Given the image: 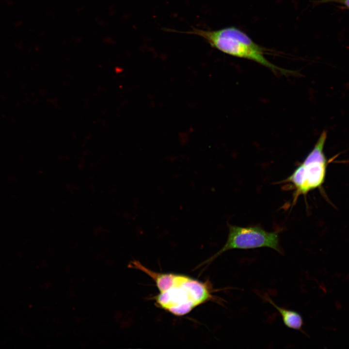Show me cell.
<instances>
[{
	"mask_svg": "<svg viewBox=\"0 0 349 349\" xmlns=\"http://www.w3.org/2000/svg\"><path fill=\"white\" fill-rule=\"evenodd\" d=\"M128 267L139 270L148 275L152 279L159 292L164 291L171 287L179 278L180 274L173 273H162L155 272L144 265L138 260L131 261Z\"/></svg>",
	"mask_w": 349,
	"mask_h": 349,
	"instance_id": "5b68a950",
	"label": "cell"
},
{
	"mask_svg": "<svg viewBox=\"0 0 349 349\" xmlns=\"http://www.w3.org/2000/svg\"><path fill=\"white\" fill-rule=\"evenodd\" d=\"M327 132L323 131L314 148L286 179L295 189L294 200L300 195L321 188L325 181L328 160L324 152Z\"/></svg>",
	"mask_w": 349,
	"mask_h": 349,
	"instance_id": "3957f363",
	"label": "cell"
},
{
	"mask_svg": "<svg viewBox=\"0 0 349 349\" xmlns=\"http://www.w3.org/2000/svg\"><path fill=\"white\" fill-rule=\"evenodd\" d=\"M280 313L284 324L288 328L302 332V327L303 321L301 316L299 313L277 306L268 296L264 297Z\"/></svg>",
	"mask_w": 349,
	"mask_h": 349,
	"instance_id": "8992f818",
	"label": "cell"
},
{
	"mask_svg": "<svg viewBox=\"0 0 349 349\" xmlns=\"http://www.w3.org/2000/svg\"><path fill=\"white\" fill-rule=\"evenodd\" d=\"M211 297L206 284L180 274L175 284L159 292L153 299L157 306L174 315L181 316L188 314Z\"/></svg>",
	"mask_w": 349,
	"mask_h": 349,
	"instance_id": "7a4b0ae2",
	"label": "cell"
},
{
	"mask_svg": "<svg viewBox=\"0 0 349 349\" xmlns=\"http://www.w3.org/2000/svg\"><path fill=\"white\" fill-rule=\"evenodd\" d=\"M183 32L198 35L205 40L211 47L225 54L254 61L273 72L283 74L291 73L268 61L264 56V48L236 27L229 26L216 30L193 28L190 31Z\"/></svg>",
	"mask_w": 349,
	"mask_h": 349,
	"instance_id": "6da1fadb",
	"label": "cell"
},
{
	"mask_svg": "<svg viewBox=\"0 0 349 349\" xmlns=\"http://www.w3.org/2000/svg\"><path fill=\"white\" fill-rule=\"evenodd\" d=\"M227 226L229 232L226 242L210 260L231 249L269 247L282 253L277 232L266 231L258 225L242 227L228 223Z\"/></svg>",
	"mask_w": 349,
	"mask_h": 349,
	"instance_id": "277c9868",
	"label": "cell"
}]
</instances>
